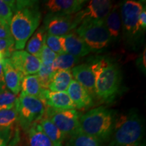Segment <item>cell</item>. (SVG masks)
Here are the masks:
<instances>
[{"label":"cell","mask_w":146,"mask_h":146,"mask_svg":"<svg viewBox=\"0 0 146 146\" xmlns=\"http://www.w3.org/2000/svg\"><path fill=\"white\" fill-rule=\"evenodd\" d=\"M41 20V12L39 1H14L13 16L10 29L16 50L25 48L29 38L39 27Z\"/></svg>","instance_id":"1"},{"label":"cell","mask_w":146,"mask_h":146,"mask_svg":"<svg viewBox=\"0 0 146 146\" xmlns=\"http://www.w3.org/2000/svg\"><path fill=\"white\" fill-rule=\"evenodd\" d=\"M143 120L135 111L116 116L108 146H137L143 143Z\"/></svg>","instance_id":"2"},{"label":"cell","mask_w":146,"mask_h":146,"mask_svg":"<svg viewBox=\"0 0 146 146\" xmlns=\"http://www.w3.org/2000/svg\"><path fill=\"white\" fill-rule=\"evenodd\" d=\"M115 111L104 106L90 110L79 118V131L96 138L102 143L108 142L116 120Z\"/></svg>","instance_id":"3"},{"label":"cell","mask_w":146,"mask_h":146,"mask_svg":"<svg viewBox=\"0 0 146 146\" xmlns=\"http://www.w3.org/2000/svg\"><path fill=\"white\" fill-rule=\"evenodd\" d=\"M121 81V72L118 64L109 61L96 78V98L104 103L112 102L118 94Z\"/></svg>","instance_id":"4"},{"label":"cell","mask_w":146,"mask_h":146,"mask_svg":"<svg viewBox=\"0 0 146 146\" xmlns=\"http://www.w3.org/2000/svg\"><path fill=\"white\" fill-rule=\"evenodd\" d=\"M74 31L92 52L103 50L111 41L104 20L84 19Z\"/></svg>","instance_id":"5"},{"label":"cell","mask_w":146,"mask_h":146,"mask_svg":"<svg viewBox=\"0 0 146 146\" xmlns=\"http://www.w3.org/2000/svg\"><path fill=\"white\" fill-rule=\"evenodd\" d=\"M143 8L141 1L128 0L120 5L122 30L125 41L133 46L137 43L142 31L138 25L139 16Z\"/></svg>","instance_id":"6"},{"label":"cell","mask_w":146,"mask_h":146,"mask_svg":"<svg viewBox=\"0 0 146 146\" xmlns=\"http://www.w3.org/2000/svg\"><path fill=\"white\" fill-rule=\"evenodd\" d=\"M16 109L18 113V123L27 132L33 124L39 121L45 116V106L39 98L23 94L17 97Z\"/></svg>","instance_id":"7"},{"label":"cell","mask_w":146,"mask_h":146,"mask_svg":"<svg viewBox=\"0 0 146 146\" xmlns=\"http://www.w3.org/2000/svg\"><path fill=\"white\" fill-rule=\"evenodd\" d=\"M45 115V117L49 118L66 137H70L79 131L81 115L76 110H57L46 107Z\"/></svg>","instance_id":"8"},{"label":"cell","mask_w":146,"mask_h":146,"mask_svg":"<svg viewBox=\"0 0 146 146\" xmlns=\"http://www.w3.org/2000/svg\"><path fill=\"white\" fill-rule=\"evenodd\" d=\"M80 25L76 16L47 14L44 19V27L47 34L62 36L75 30Z\"/></svg>","instance_id":"9"},{"label":"cell","mask_w":146,"mask_h":146,"mask_svg":"<svg viewBox=\"0 0 146 146\" xmlns=\"http://www.w3.org/2000/svg\"><path fill=\"white\" fill-rule=\"evenodd\" d=\"M9 59L24 76L36 74L41 68V60L26 51L15 50Z\"/></svg>","instance_id":"10"},{"label":"cell","mask_w":146,"mask_h":146,"mask_svg":"<svg viewBox=\"0 0 146 146\" xmlns=\"http://www.w3.org/2000/svg\"><path fill=\"white\" fill-rule=\"evenodd\" d=\"M87 2L85 8L76 14L80 23L84 19L105 20L114 5L113 1L109 0H91Z\"/></svg>","instance_id":"11"},{"label":"cell","mask_w":146,"mask_h":146,"mask_svg":"<svg viewBox=\"0 0 146 146\" xmlns=\"http://www.w3.org/2000/svg\"><path fill=\"white\" fill-rule=\"evenodd\" d=\"M87 2L85 0H49L44 7L47 14L73 15L80 12Z\"/></svg>","instance_id":"12"},{"label":"cell","mask_w":146,"mask_h":146,"mask_svg":"<svg viewBox=\"0 0 146 146\" xmlns=\"http://www.w3.org/2000/svg\"><path fill=\"white\" fill-rule=\"evenodd\" d=\"M60 39L64 52L75 57H83L92 52L74 30L64 36H60Z\"/></svg>","instance_id":"13"},{"label":"cell","mask_w":146,"mask_h":146,"mask_svg":"<svg viewBox=\"0 0 146 146\" xmlns=\"http://www.w3.org/2000/svg\"><path fill=\"white\" fill-rule=\"evenodd\" d=\"M40 100L46 107L57 110L76 109L67 92H53L44 89Z\"/></svg>","instance_id":"14"},{"label":"cell","mask_w":146,"mask_h":146,"mask_svg":"<svg viewBox=\"0 0 146 146\" xmlns=\"http://www.w3.org/2000/svg\"><path fill=\"white\" fill-rule=\"evenodd\" d=\"M71 72L75 78L74 80L86 89L93 98H96V77L90 65L88 63H85L75 66L71 70Z\"/></svg>","instance_id":"15"},{"label":"cell","mask_w":146,"mask_h":146,"mask_svg":"<svg viewBox=\"0 0 146 146\" xmlns=\"http://www.w3.org/2000/svg\"><path fill=\"white\" fill-rule=\"evenodd\" d=\"M67 94L72 100L76 108L87 109L94 104V98L87 89L75 80H72L69 85Z\"/></svg>","instance_id":"16"},{"label":"cell","mask_w":146,"mask_h":146,"mask_svg":"<svg viewBox=\"0 0 146 146\" xmlns=\"http://www.w3.org/2000/svg\"><path fill=\"white\" fill-rule=\"evenodd\" d=\"M1 64L7 88L17 96L21 91V83L24 76L14 66L9 58H5Z\"/></svg>","instance_id":"17"},{"label":"cell","mask_w":146,"mask_h":146,"mask_svg":"<svg viewBox=\"0 0 146 146\" xmlns=\"http://www.w3.org/2000/svg\"><path fill=\"white\" fill-rule=\"evenodd\" d=\"M105 25L112 40L117 39L122 30V21L120 16V5L114 3L112 10L105 18Z\"/></svg>","instance_id":"18"},{"label":"cell","mask_w":146,"mask_h":146,"mask_svg":"<svg viewBox=\"0 0 146 146\" xmlns=\"http://www.w3.org/2000/svg\"><path fill=\"white\" fill-rule=\"evenodd\" d=\"M38 123L43 132L52 141L53 145L63 146L64 141L66 137L49 118L43 116Z\"/></svg>","instance_id":"19"},{"label":"cell","mask_w":146,"mask_h":146,"mask_svg":"<svg viewBox=\"0 0 146 146\" xmlns=\"http://www.w3.org/2000/svg\"><path fill=\"white\" fill-rule=\"evenodd\" d=\"M72 80L71 70L56 71L49 85L48 90L53 92H66Z\"/></svg>","instance_id":"20"},{"label":"cell","mask_w":146,"mask_h":146,"mask_svg":"<svg viewBox=\"0 0 146 146\" xmlns=\"http://www.w3.org/2000/svg\"><path fill=\"white\" fill-rule=\"evenodd\" d=\"M46 35L47 31L44 25L36 29L27 41L26 52L36 58H39L40 52L45 43Z\"/></svg>","instance_id":"21"},{"label":"cell","mask_w":146,"mask_h":146,"mask_svg":"<svg viewBox=\"0 0 146 146\" xmlns=\"http://www.w3.org/2000/svg\"><path fill=\"white\" fill-rule=\"evenodd\" d=\"M44 89L41 87L36 74L24 76L21 83V94L40 100Z\"/></svg>","instance_id":"22"},{"label":"cell","mask_w":146,"mask_h":146,"mask_svg":"<svg viewBox=\"0 0 146 146\" xmlns=\"http://www.w3.org/2000/svg\"><path fill=\"white\" fill-rule=\"evenodd\" d=\"M27 133L30 146H54L38 122L33 124Z\"/></svg>","instance_id":"23"},{"label":"cell","mask_w":146,"mask_h":146,"mask_svg":"<svg viewBox=\"0 0 146 146\" xmlns=\"http://www.w3.org/2000/svg\"><path fill=\"white\" fill-rule=\"evenodd\" d=\"M79 62V58L67 53H62L57 55L54 62L52 64V68L54 72L58 70H68L75 66Z\"/></svg>","instance_id":"24"},{"label":"cell","mask_w":146,"mask_h":146,"mask_svg":"<svg viewBox=\"0 0 146 146\" xmlns=\"http://www.w3.org/2000/svg\"><path fill=\"white\" fill-rule=\"evenodd\" d=\"M67 146H102V143L96 138L78 131L69 137Z\"/></svg>","instance_id":"25"},{"label":"cell","mask_w":146,"mask_h":146,"mask_svg":"<svg viewBox=\"0 0 146 146\" xmlns=\"http://www.w3.org/2000/svg\"><path fill=\"white\" fill-rule=\"evenodd\" d=\"M18 122V113L16 107L0 111V129L13 128Z\"/></svg>","instance_id":"26"},{"label":"cell","mask_w":146,"mask_h":146,"mask_svg":"<svg viewBox=\"0 0 146 146\" xmlns=\"http://www.w3.org/2000/svg\"><path fill=\"white\" fill-rule=\"evenodd\" d=\"M54 72L52 68V66H47L41 63V68L36 75L39 78L41 87L45 89H48L49 85L52 81Z\"/></svg>","instance_id":"27"},{"label":"cell","mask_w":146,"mask_h":146,"mask_svg":"<svg viewBox=\"0 0 146 146\" xmlns=\"http://www.w3.org/2000/svg\"><path fill=\"white\" fill-rule=\"evenodd\" d=\"M13 5L14 1L0 0V19L9 25L13 16Z\"/></svg>","instance_id":"28"},{"label":"cell","mask_w":146,"mask_h":146,"mask_svg":"<svg viewBox=\"0 0 146 146\" xmlns=\"http://www.w3.org/2000/svg\"><path fill=\"white\" fill-rule=\"evenodd\" d=\"M17 96L9 91L0 93V111L12 109L16 106Z\"/></svg>","instance_id":"29"},{"label":"cell","mask_w":146,"mask_h":146,"mask_svg":"<svg viewBox=\"0 0 146 146\" xmlns=\"http://www.w3.org/2000/svg\"><path fill=\"white\" fill-rule=\"evenodd\" d=\"M45 43L51 50L56 53V54L58 55L64 53L62 47L60 36L47 33L45 36Z\"/></svg>","instance_id":"30"},{"label":"cell","mask_w":146,"mask_h":146,"mask_svg":"<svg viewBox=\"0 0 146 146\" xmlns=\"http://www.w3.org/2000/svg\"><path fill=\"white\" fill-rule=\"evenodd\" d=\"M57 55L58 54H56V53H54L53 51L51 50L45 45V43H44L38 58L41 60V63L47 66H52Z\"/></svg>","instance_id":"31"},{"label":"cell","mask_w":146,"mask_h":146,"mask_svg":"<svg viewBox=\"0 0 146 146\" xmlns=\"http://www.w3.org/2000/svg\"><path fill=\"white\" fill-rule=\"evenodd\" d=\"M15 49V43L14 39H0V52L4 58H10Z\"/></svg>","instance_id":"32"},{"label":"cell","mask_w":146,"mask_h":146,"mask_svg":"<svg viewBox=\"0 0 146 146\" xmlns=\"http://www.w3.org/2000/svg\"><path fill=\"white\" fill-rule=\"evenodd\" d=\"M14 131L13 128L0 129V146H7L11 138L13 136Z\"/></svg>","instance_id":"33"},{"label":"cell","mask_w":146,"mask_h":146,"mask_svg":"<svg viewBox=\"0 0 146 146\" xmlns=\"http://www.w3.org/2000/svg\"><path fill=\"white\" fill-rule=\"evenodd\" d=\"M0 39H13L10 32V25L0 19Z\"/></svg>","instance_id":"34"},{"label":"cell","mask_w":146,"mask_h":146,"mask_svg":"<svg viewBox=\"0 0 146 146\" xmlns=\"http://www.w3.org/2000/svg\"><path fill=\"white\" fill-rule=\"evenodd\" d=\"M138 25L142 32L145 31L146 29V10L145 6L143 7V10L139 14L138 20Z\"/></svg>","instance_id":"35"},{"label":"cell","mask_w":146,"mask_h":146,"mask_svg":"<svg viewBox=\"0 0 146 146\" xmlns=\"http://www.w3.org/2000/svg\"><path fill=\"white\" fill-rule=\"evenodd\" d=\"M8 91L5 85L4 74H3V66L1 64H0V93H3L4 91Z\"/></svg>","instance_id":"36"},{"label":"cell","mask_w":146,"mask_h":146,"mask_svg":"<svg viewBox=\"0 0 146 146\" xmlns=\"http://www.w3.org/2000/svg\"><path fill=\"white\" fill-rule=\"evenodd\" d=\"M20 140V133L18 129H16V131L14 132L13 136L11 138L10 142H9L7 146H16L18 145V142Z\"/></svg>","instance_id":"37"},{"label":"cell","mask_w":146,"mask_h":146,"mask_svg":"<svg viewBox=\"0 0 146 146\" xmlns=\"http://www.w3.org/2000/svg\"><path fill=\"white\" fill-rule=\"evenodd\" d=\"M141 64H142V68L145 69V67H146V64H145V48L144 49L143 54H142Z\"/></svg>","instance_id":"38"},{"label":"cell","mask_w":146,"mask_h":146,"mask_svg":"<svg viewBox=\"0 0 146 146\" xmlns=\"http://www.w3.org/2000/svg\"><path fill=\"white\" fill-rule=\"evenodd\" d=\"M4 59H5V58H4V57H3V56L2 55V54H1V53L0 52V64L2 63L3 60H4Z\"/></svg>","instance_id":"39"},{"label":"cell","mask_w":146,"mask_h":146,"mask_svg":"<svg viewBox=\"0 0 146 146\" xmlns=\"http://www.w3.org/2000/svg\"><path fill=\"white\" fill-rule=\"evenodd\" d=\"M137 146H145V144L144 143H141V145H137Z\"/></svg>","instance_id":"40"}]
</instances>
